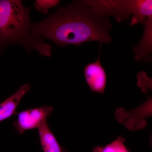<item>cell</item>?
<instances>
[{
	"label": "cell",
	"instance_id": "obj_4",
	"mask_svg": "<svg viewBox=\"0 0 152 152\" xmlns=\"http://www.w3.org/2000/svg\"><path fill=\"white\" fill-rule=\"evenodd\" d=\"M53 110L51 106L44 105L22 111L17 113V119L13 123L14 128L20 135L26 131L38 129L47 122Z\"/></svg>",
	"mask_w": 152,
	"mask_h": 152
},
{
	"label": "cell",
	"instance_id": "obj_8",
	"mask_svg": "<svg viewBox=\"0 0 152 152\" xmlns=\"http://www.w3.org/2000/svg\"><path fill=\"white\" fill-rule=\"evenodd\" d=\"M40 142L44 152H67L52 132L47 122L38 129Z\"/></svg>",
	"mask_w": 152,
	"mask_h": 152
},
{
	"label": "cell",
	"instance_id": "obj_3",
	"mask_svg": "<svg viewBox=\"0 0 152 152\" xmlns=\"http://www.w3.org/2000/svg\"><path fill=\"white\" fill-rule=\"evenodd\" d=\"M87 5L91 9L96 15L102 18L115 17L117 21L121 23L139 15L141 10L140 0H86Z\"/></svg>",
	"mask_w": 152,
	"mask_h": 152
},
{
	"label": "cell",
	"instance_id": "obj_9",
	"mask_svg": "<svg viewBox=\"0 0 152 152\" xmlns=\"http://www.w3.org/2000/svg\"><path fill=\"white\" fill-rule=\"evenodd\" d=\"M125 139L119 137L111 143L105 147H97L94 149V152H129L125 146Z\"/></svg>",
	"mask_w": 152,
	"mask_h": 152
},
{
	"label": "cell",
	"instance_id": "obj_5",
	"mask_svg": "<svg viewBox=\"0 0 152 152\" xmlns=\"http://www.w3.org/2000/svg\"><path fill=\"white\" fill-rule=\"evenodd\" d=\"M96 61L85 66L84 76L88 86L92 91L103 94L107 82L105 71L101 64L99 56Z\"/></svg>",
	"mask_w": 152,
	"mask_h": 152
},
{
	"label": "cell",
	"instance_id": "obj_1",
	"mask_svg": "<svg viewBox=\"0 0 152 152\" xmlns=\"http://www.w3.org/2000/svg\"><path fill=\"white\" fill-rule=\"evenodd\" d=\"M111 28L108 18L97 16L84 1H77L31 25V32L34 37L46 38L58 46H79L90 41L110 42Z\"/></svg>",
	"mask_w": 152,
	"mask_h": 152
},
{
	"label": "cell",
	"instance_id": "obj_10",
	"mask_svg": "<svg viewBox=\"0 0 152 152\" xmlns=\"http://www.w3.org/2000/svg\"><path fill=\"white\" fill-rule=\"evenodd\" d=\"M60 1L58 0H37L35 5L37 10L43 13L47 14L50 9L57 7Z\"/></svg>",
	"mask_w": 152,
	"mask_h": 152
},
{
	"label": "cell",
	"instance_id": "obj_2",
	"mask_svg": "<svg viewBox=\"0 0 152 152\" xmlns=\"http://www.w3.org/2000/svg\"><path fill=\"white\" fill-rule=\"evenodd\" d=\"M29 10L19 0L0 1V47L18 44L50 56L51 47L31 32Z\"/></svg>",
	"mask_w": 152,
	"mask_h": 152
},
{
	"label": "cell",
	"instance_id": "obj_7",
	"mask_svg": "<svg viewBox=\"0 0 152 152\" xmlns=\"http://www.w3.org/2000/svg\"><path fill=\"white\" fill-rule=\"evenodd\" d=\"M142 25L144 27L143 36L139 45L133 50L137 61L143 59L152 53V17L147 19Z\"/></svg>",
	"mask_w": 152,
	"mask_h": 152
},
{
	"label": "cell",
	"instance_id": "obj_6",
	"mask_svg": "<svg viewBox=\"0 0 152 152\" xmlns=\"http://www.w3.org/2000/svg\"><path fill=\"white\" fill-rule=\"evenodd\" d=\"M31 88L29 84L20 87L13 94L0 104V122L17 114L16 110L22 99Z\"/></svg>",
	"mask_w": 152,
	"mask_h": 152
}]
</instances>
